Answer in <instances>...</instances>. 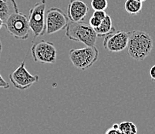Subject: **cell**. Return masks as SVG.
I'll return each mask as SVG.
<instances>
[{
  "mask_svg": "<svg viewBox=\"0 0 155 134\" xmlns=\"http://www.w3.org/2000/svg\"><path fill=\"white\" fill-rule=\"evenodd\" d=\"M118 128L124 134H137V128L134 123L124 121L118 124Z\"/></svg>",
  "mask_w": 155,
  "mask_h": 134,
  "instance_id": "cell-13",
  "label": "cell"
},
{
  "mask_svg": "<svg viewBox=\"0 0 155 134\" xmlns=\"http://www.w3.org/2000/svg\"><path fill=\"white\" fill-rule=\"evenodd\" d=\"M150 77L152 81L155 82V65H153L150 70Z\"/></svg>",
  "mask_w": 155,
  "mask_h": 134,
  "instance_id": "cell-20",
  "label": "cell"
},
{
  "mask_svg": "<svg viewBox=\"0 0 155 134\" xmlns=\"http://www.w3.org/2000/svg\"><path fill=\"white\" fill-rule=\"evenodd\" d=\"M69 57L72 64L76 68L80 70H86L91 68L98 60L99 50L95 46H86L80 49H70Z\"/></svg>",
  "mask_w": 155,
  "mask_h": 134,
  "instance_id": "cell-4",
  "label": "cell"
},
{
  "mask_svg": "<svg viewBox=\"0 0 155 134\" xmlns=\"http://www.w3.org/2000/svg\"><path fill=\"white\" fill-rule=\"evenodd\" d=\"M9 78L13 87L19 90H28L39 80L38 75H32L28 71L25 61H22L20 66L9 74Z\"/></svg>",
  "mask_w": 155,
  "mask_h": 134,
  "instance_id": "cell-7",
  "label": "cell"
},
{
  "mask_svg": "<svg viewBox=\"0 0 155 134\" xmlns=\"http://www.w3.org/2000/svg\"><path fill=\"white\" fill-rule=\"evenodd\" d=\"M2 43H1V41H0V56H1V53H2Z\"/></svg>",
  "mask_w": 155,
  "mask_h": 134,
  "instance_id": "cell-22",
  "label": "cell"
},
{
  "mask_svg": "<svg viewBox=\"0 0 155 134\" xmlns=\"http://www.w3.org/2000/svg\"><path fill=\"white\" fill-rule=\"evenodd\" d=\"M125 10L130 15L140 13L143 8V2L137 0H127L124 4Z\"/></svg>",
  "mask_w": 155,
  "mask_h": 134,
  "instance_id": "cell-12",
  "label": "cell"
},
{
  "mask_svg": "<svg viewBox=\"0 0 155 134\" xmlns=\"http://www.w3.org/2000/svg\"><path fill=\"white\" fill-rule=\"evenodd\" d=\"M2 1H4V2H7V3H9V2H10L11 5H12V6L13 7L14 11L19 10V9H18V5H17V4H16V2H15V0H2Z\"/></svg>",
  "mask_w": 155,
  "mask_h": 134,
  "instance_id": "cell-19",
  "label": "cell"
},
{
  "mask_svg": "<svg viewBox=\"0 0 155 134\" xmlns=\"http://www.w3.org/2000/svg\"><path fill=\"white\" fill-rule=\"evenodd\" d=\"M4 26L9 34L18 40H26L29 36L30 28L26 14L19 10L10 13L4 22Z\"/></svg>",
  "mask_w": 155,
  "mask_h": 134,
  "instance_id": "cell-3",
  "label": "cell"
},
{
  "mask_svg": "<svg viewBox=\"0 0 155 134\" xmlns=\"http://www.w3.org/2000/svg\"><path fill=\"white\" fill-rule=\"evenodd\" d=\"M102 21V19H99L98 17H97V16L93 15L92 17L90 19V21H89V25L91 26H92L94 29H95V28L98 27V26H100V24L101 23Z\"/></svg>",
  "mask_w": 155,
  "mask_h": 134,
  "instance_id": "cell-16",
  "label": "cell"
},
{
  "mask_svg": "<svg viewBox=\"0 0 155 134\" xmlns=\"http://www.w3.org/2000/svg\"><path fill=\"white\" fill-rule=\"evenodd\" d=\"M9 15H10V6L9 3L0 0V19H2L5 22Z\"/></svg>",
  "mask_w": 155,
  "mask_h": 134,
  "instance_id": "cell-15",
  "label": "cell"
},
{
  "mask_svg": "<svg viewBox=\"0 0 155 134\" xmlns=\"http://www.w3.org/2000/svg\"><path fill=\"white\" fill-rule=\"evenodd\" d=\"M137 1H140V2H144V1H146V0H137Z\"/></svg>",
  "mask_w": 155,
  "mask_h": 134,
  "instance_id": "cell-23",
  "label": "cell"
},
{
  "mask_svg": "<svg viewBox=\"0 0 155 134\" xmlns=\"http://www.w3.org/2000/svg\"><path fill=\"white\" fill-rule=\"evenodd\" d=\"M153 39L146 32L134 30L129 32L127 49L129 56L136 61H143L150 54L153 49Z\"/></svg>",
  "mask_w": 155,
  "mask_h": 134,
  "instance_id": "cell-1",
  "label": "cell"
},
{
  "mask_svg": "<svg viewBox=\"0 0 155 134\" xmlns=\"http://www.w3.org/2000/svg\"><path fill=\"white\" fill-rule=\"evenodd\" d=\"M91 7L94 11H105L108 7L107 0H92Z\"/></svg>",
  "mask_w": 155,
  "mask_h": 134,
  "instance_id": "cell-14",
  "label": "cell"
},
{
  "mask_svg": "<svg viewBox=\"0 0 155 134\" xmlns=\"http://www.w3.org/2000/svg\"><path fill=\"white\" fill-rule=\"evenodd\" d=\"M46 0H40L29 10V26L33 39L46 33Z\"/></svg>",
  "mask_w": 155,
  "mask_h": 134,
  "instance_id": "cell-5",
  "label": "cell"
},
{
  "mask_svg": "<svg viewBox=\"0 0 155 134\" xmlns=\"http://www.w3.org/2000/svg\"><path fill=\"white\" fill-rule=\"evenodd\" d=\"M10 85L9 83L2 77V75L0 73V89H4V90H7L9 89Z\"/></svg>",
  "mask_w": 155,
  "mask_h": 134,
  "instance_id": "cell-18",
  "label": "cell"
},
{
  "mask_svg": "<svg viewBox=\"0 0 155 134\" xmlns=\"http://www.w3.org/2000/svg\"><path fill=\"white\" fill-rule=\"evenodd\" d=\"M129 39V32L115 31L106 36L104 40V47L111 53H120L127 49Z\"/></svg>",
  "mask_w": 155,
  "mask_h": 134,
  "instance_id": "cell-9",
  "label": "cell"
},
{
  "mask_svg": "<svg viewBox=\"0 0 155 134\" xmlns=\"http://www.w3.org/2000/svg\"><path fill=\"white\" fill-rule=\"evenodd\" d=\"M97 37H103L110 34L112 32H115L116 29L113 26V22L111 17L109 15H106V17L103 19L101 23L98 27L94 29Z\"/></svg>",
  "mask_w": 155,
  "mask_h": 134,
  "instance_id": "cell-11",
  "label": "cell"
},
{
  "mask_svg": "<svg viewBox=\"0 0 155 134\" xmlns=\"http://www.w3.org/2000/svg\"><path fill=\"white\" fill-rule=\"evenodd\" d=\"M69 18L62 9L52 7L46 13V33L52 35L66 29Z\"/></svg>",
  "mask_w": 155,
  "mask_h": 134,
  "instance_id": "cell-8",
  "label": "cell"
},
{
  "mask_svg": "<svg viewBox=\"0 0 155 134\" xmlns=\"http://www.w3.org/2000/svg\"><path fill=\"white\" fill-rule=\"evenodd\" d=\"M90 8L81 0H70L67 7V16L71 22H83L87 17Z\"/></svg>",
  "mask_w": 155,
  "mask_h": 134,
  "instance_id": "cell-10",
  "label": "cell"
},
{
  "mask_svg": "<svg viewBox=\"0 0 155 134\" xmlns=\"http://www.w3.org/2000/svg\"><path fill=\"white\" fill-rule=\"evenodd\" d=\"M66 36L70 40L80 42L88 46H96L97 39L95 30L89 24L71 21L66 27Z\"/></svg>",
  "mask_w": 155,
  "mask_h": 134,
  "instance_id": "cell-2",
  "label": "cell"
},
{
  "mask_svg": "<svg viewBox=\"0 0 155 134\" xmlns=\"http://www.w3.org/2000/svg\"><path fill=\"white\" fill-rule=\"evenodd\" d=\"M31 53L34 62L43 64H53L56 61V49L53 43L41 40L33 44Z\"/></svg>",
  "mask_w": 155,
  "mask_h": 134,
  "instance_id": "cell-6",
  "label": "cell"
},
{
  "mask_svg": "<svg viewBox=\"0 0 155 134\" xmlns=\"http://www.w3.org/2000/svg\"><path fill=\"white\" fill-rule=\"evenodd\" d=\"M4 26V21L2 19H0V29Z\"/></svg>",
  "mask_w": 155,
  "mask_h": 134,
  "instance_id": "cell-21",
  "label": "cell"
},
{
  "mask_svg": "<svg viewBox=\"0 0 155 134\" xmlns=\"http://www.w3.org/2000/svg\"><path fill=\"white\" fill-rule=\"evenodd\" d=\"M105 134H124L118 128V124L115 123L112 126V127L107 129Z\"/></svg>",
  "mask_w": 155,
  "mask_h": 134,
  "instance_id": "cell-17",
  "label": "cell"
}]
</instances>
